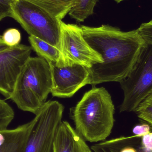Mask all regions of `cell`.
<instances>
[{"label": "cell", "mask_w": 152, "mask_h": 152, "mask_svg": "<svg viewBox=\"0 0 152 152\" xmlns=\"http://www.w3.org/2000/svg\"><path fill=\"white\" fill-rule=\"evenodd\" d=\"M64 110L57 101L46 102L33 119L34 124L21 152H53Z\"/></svg>", "instance_id": "5b68a950"}, {"label": "cell", "mask_w": 152, "mask_h": 152, "mask_svg": "<svg viewBox=\"0 0 152 152\" xmlns=\"http://www.w3.org/2000/svg\"><path fill=\"white\" fill-rule=\"evenodd\" d=\"M61 51L63 66L79 65L90 68L103 62L102 56L84 39L80 26L61 21Z\"/></svg>", "instance_id": "52a82bcc"}, {"label": "cell", "mask_w": 152, "mask_h": 152, "mask_svg": "<svg viewBox=\"0 0 152 152\" xmlns=\"http://www.w3.org/2000/svg\"><path fill=\"white\" fill-rule=\"evenodd\" d=\"M34 119L13 129L0 131V152H21Z\"/></svg>", "instance_id": "7c38bea8"}, {"label": "cell", "mask_w": 152, "mask_h": 152, "mask_svg": "<svg viewBox=\"0 0 152 152\" xmlns=\"http://www.w3.org/2000/svg\"><path fill=\"white\" fill-rule=\"evenodd\" d=\"M11 16L29 36L61 51V21L46 10L26 0H13Z\"/></svg>", "instance_id": "277c9868"}, {"label": "cell", "mask_w": 152, "mask_h": 152, "mask_svg": "<svg viewBox=\"0 0 152 152\" xmlns=\"http://www.w3.org/2000/svg\"><path fill=\"white\" fill-rule=\"evenodd\" d=\"M151 127L147 124L137 125L134 127L133 133L135 135L144 136L151 133Z\"/></svg>", "instance_id": "44dd1931"}, {"label": "cell", "mask_w": 152, "mask_h": 152, "mask_svg": "<svg viewBox=\"0 0 152 152\" xmlns=\"http://www.w3.org/2000/svg\"><path fill=\"white\" fill-rule=\"evenodd\" d=\"M114 1H115L116 2L119 3L123 1H126V0H114Z\"/></svg>", "instance_id": "603a6c76"}, {"label": "cell", "mask_w": 152, "mask_h": 152, "mask_svg": "<svg viewBox=\"0 0 152 152\" xmlns=\"http://www.w3.org/2000/svg\"><path fill=\"white\" fill-rule=\"evenodd\" d=\"M51 13L60 20L68 14L75 0H26Z\"/></svg>", "instance_id": "5bb4252c"}, {"label": "cell", "mask_w": 152, "mask_h": 152, "mask_svg": "<svg viewBox=\"0 0 152 152\" xmlns=\"http://www.w3.org/2000/svg\"><path fill=\"white\" fill-rule=\"evenodd\" d=\"M137 29L146 44L152 45V20L142 23Z\"/></svg>", "instance_id": "d6986e66"}, {"label": "cell", "mask_w": 152, "mask_h": 152, "mask_svg": "<svg viewBox=\"0 0 152 152\" xmlns=\"http://www.w3.org/2000/svg\"><path fill=\"white\" fill-rule=\"evenodd\" d=\"M1 37L5 44L13 47L20 44L21 35L18 29L10 28L5 30Z\"/></svg>", "instance_id": "ac0fdd59"}, {"label": "cell", "mask_w": 152, "mask_h": 152, "mask_svg": "<svg viewBox=\"0 0 152 152\" xmlns=\"http://www.w3.org/2000/svg\"><path fill=\"white\" fill-rule=\"evenodd\" d=\"M93 152H152L145 145L142 136H122L104 141L91 147Z\"/></svg>", "instance_id": "8fae6325"}, {"label": "cell", "mask_w": 152, "mask_h": 152, "mask_svg": "<svg viewBox=\"0 0 152 152\" xmlns=\"http://www.w3.org/2000/svg\"><path fill=\"white\" fill-rule=\"evenodd\" d=\"M80 28L84 39L103 59L88 68V84L120 83L128 77L146 45L137 29L124 32L109 25Z\"/></svg>", "instance_id": "6da1fadb"}, {"label": "cell", "mask_w": 152, "mask_h": 152, "mask_svg": "<svg viewBox=\"0 0 152 152\" xmlns=\"http://www.w3.org/2000/svg\"><path fill=\"white\" fill-rule=\"evenodd\" d=\"M53 96L71 97L80 88L88 84V68L79 65L58 67L50 63Z\"/></svg>", "instance_id": "ba28073f"}, {"label": "cell", "mask_w": 152, "mask_h": 152, "mask_svg": "<svg viewBox=\"0 0 152 152\" xmlns=\"http://www.w3.org/2000/svg\"><path fill=\"white\" fill-rule=\"evenodd\" d=\"M13 0H0V21L11 16L12 3Z\"/></svg>", "instance_id": "ffe728a7"}, {"label": "cell", "mask_w": 152, "mask_h": 152, "mask_svg": "<svg viewBox=\"0 0 152 152\" xmlns=\"http://www.w3.org/2000/svg\"><path fill=\"white\" fill-rule=\"evenodd\" d=\"M12 47L8 46L7 45L5 44L3 41L2 40L1 37H0V52L6 50H9Z\"/></svg>", "instance_id": "7402d4cb"}, {"label": "cell", "mask_w": 152, "mask_h": 152, "mask_svg": "<svg viewBox=\"0 0 152 152\" xmlns=\"http://www.w3.org/2000/svg\"><path fill=\"white\" fill-rule=\"evenodd\" d=\"M115 108L109 92L93 86L85 93L71 112L76 131L86 141H104L114 125Z\"/></svg>", "instance_id": "7a4b0ae2"}, {"label": "cell", "mask_w": 152, "mask_h": 152, "mask_svg": "<svg viewBox=\"0 0 152 152\" xmlns=\"http://www.w3.org/2000/svg\"><path fill=\"white\" fill-rule=\"evenodd\" d=\"M52 87L49 63L41 57H30L22 67L9 99L20 110L36 115L46 102Z\"/></svg>", "instance_id": "3957f363"}, {"label": "cell", "mask_w": 152, "mask_h": 152, "mask_svg": "<svg viewBox=\"0 0 152 152\" xmlns=\"http://www.w3.org/2000/svg\"><path fill=\"white\" fill-rule=\"evenodd\" d=\"M120 83L124 95L120 112H135L152 93V45L146 44L129 75Z\"/></svg>", "instance_id": "8992f818"}, {"label": "cell", "mask_w": 152, "mask_h": 152, "mask_svg": "<svg viewBox=\"0 0 152 152\" xmlns=\"http://www.w3.org/2000/svg\"><path fill=\"white\" fill-rule=\"evenodd\" d=\"M98 0H75L68 14L78 22H83L94 13Z\"/></svg>", "instance_id": "9a60e30c"}, {"label": "cell", "mask_w": 152, "mask_h": 152, "mask_svg": "<svg viewBox=\"0 0 152 152\" xmlns=\"http://www.w3.org/2000/svg\"><path fill=\"white\" fill-rule=\"evenodd\" d=\"M135 112L152 129V93L140 104Z\"/></svg>", "instance_id": "2e32d148"}, {"label": "cell", "mask_w": 152, "mask_h": 152, "mask_svg": "<svg viewBox=\"0 0 152 152\" xmlns=\"http://www.w3.org/2000/svg\"><path fill=\"white\" fill-rule=\"evenodd\" d=\"M28 41L32 50L38 57L45 60L49 64L53 63L57 66L63 67L62 53L57 47L32 36H29Z\"/></svg>", "instance_id": "4fadbf2b"}, {"label": "cell", "mask_w": 152, "mask_h": 152, "mask_svg": "<svg viewBox=\"0 0 152 152\" xmlns=\"http://www.w3.org/2000/svg\"><path fill=\"white\" fill-rule=\"evenodd\" d=\"M14 116L15 113L11 106L0 98V131L7 129Z\"/></svg>", "instance_id": "e0dca14e"}, {"label": "cell", "mask_w": 152, "mask_h": 152, "mask_svg": "<svg viewBox=\"0 0 152 152\" xmlns=\"http://www.w3.org/2000/svg\"><path fill=\"white\" fill-rule=\"evenodd\" d=\"M31 46L19 44L0 52V93L9 99L17 78L30 57Z\"/></svg>", "instance_id": "9c48e42d"}, {"label": "cell", "mask_w": 152, "mask_h": 152, "mask_svg": "<svg viewBox=\"0 0 152 152\" xmlns=\"http://www.w3.org/2000/svg\"><path fill=\"white\" fill-rule=\"evenodd\" d=\"M53 152H93L69 123L62 121L56 134Z\"/></svg>", "instance_id": "30bf717a"}]
</instances>
